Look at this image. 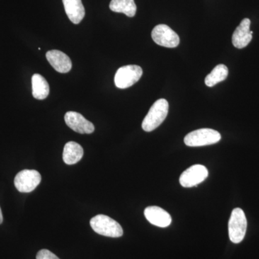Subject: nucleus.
Here are the masks:
<instances>
[{
	"label": "nucleus",
	"instance_id": "4468645a",
	"mask_svg": "<svg viewBox=\"0 0 259 259\" xmlns=\"http://www.w3.org/2000/svg\"><path fill=\"white\" fill-rule=\"evenodd\" d=\"M83 148L77 143L70 141L65 145L63 152V160L68 165H73L79 162L83 157Z\"/></svg>",
	"mask_w": 259,
	"mask_h": 259
},
{
	"label": "nucleus",
	"instance_id": "1a4fd4ad",
	"mask_svg": "<svg viewBox=\"0 0 259 259\" xmlns=\"http://www.w3.org/2000/svg\"><path fill=\"white\" fill-rule=\"evenodd\" d=\"M64 120L66 125L78 134H91L95 131V126L93 124L78 112H66L64 116Z\"/></svg>",
	"mask_w": 259,
	"mask_h": 259
},
{
	"label": "nucleus",
	"instance_id": "9b49d317",
	"mask_svg": "<svg viewBox=\"0 0 259 259\" xmlns=\"http://www.w3.org/2000/svg\"><path fill=\"white\" fill-rule=\"evenodd\" d=\"M47 59L53 68L61 74L69 72L72 67L71 59L62 51L58 50L48 51Z\"/></svg>",
	"mask_w": 259,
	"mask_h": 259
},
{
	"label": "nucleus",
	"instance_id": "ddd939ff",
	"mask_svg": "<svg viewBox=\"0 0 259 259\" xmlns=\"http://www.w3.org/2000/svg\"><path fill=\"white\" fill-rule=\"evenodd\" d=\"M65 12L74 24H79L84 18L85 9L81 0H63Z\"/></svg>",
	"mask_w": 259,
	"mask_h": 259
},
{
	"label": "nucleus",
	"instance_id": "39448f33",
	"mask_svg": "<svg viewBox=\"0 0 259 259\" xmlns=\"http://www.w3.org/2000/svg\"><path fill=\"white\" fill-rule=\"evenodd\" d=\"M143 75V69L137 65H127L117 70L115 83L117 88L126 89L137 83Z\"/></svg>",
	"mask_w": 259,
	"mask_h": 259
},
{
	"label": "nucleus",
	"instance_id": "2eb2a0df",
	"mask_svg": "<svg viewBox=\"0 0 259 259\" xmlns=\"http://www.w3.org/2000/svg\"><path fill=\"white\" fill-rule=\"evenodd\" d=\"M32 96L40 100L47 98L50 92L47 79L38 74H35L32 76Z\"/></svg>",
	"mask_w": 259,
	"mask_h": 259
},
{
	"label": "nucleus",
	"instance_id": "f03ea898",
	"mask_svg": "<svg viewBox=\"0 0 259 259\" xmlns=\"http://www.w3.org/2000/svg\"><path fill=\"white\" fill-rule=\"evenodd\" d=\"M90 226L95 233L101 236L120 238L123 235V230L120 225L105 214H97L92 218Z\"/></svg>",
	"mask_w": 259,
	"mask_h": 259
},
{
	"label": "nucleus",
	"instance_id": "0eeeda50",
	"mask_svg": "<svg viewBox=\"0 0 259 259\" xmlns=\"http://www.w3.org/2000/svg\"><path fill=\"white\" fill-rule=\"evenodd\" d=\"M41 182V175L36 170L25 169L15 177L14 183L17 190L23 193H28L35 190Z\"/></svg>",
	"mask_w": 259,
	"mask_h": 259
},
{
	"label": "nucleus",
	"instance_id": "423d86ee",
	"mask_svg": "<svg viewBox=\"0 0 259 259\" xmlns=\"http://www.w3.org/2000/svg\"><path fill=\"white\" fill-rule=\"evenodd\" d=\"M151 37L153 41L161 47L166 48H176L180 42V37L176 32L166 25H156L153 29Z\"/></svg>",
	"mask_w": 259,
	"mask_h": 259
},
{
	"label": "nucleus",
	"instance_id": "f8f14e48",
	"mask_svg": "<svg viewBox=\"0 0 259 259\" xmlns=\"http://www.w3.org/2000/svg\"><path fill=\"white\" fill-rule=\"evenodd\" d=\"M144 214L148 222L153 226L166 228L171 223V215L164 209L157 206L146 207L144 210Z\"/></svg>",
	"mask_w": 259,
	"mask_h": 259
},
{
	"label": "nucleus",
	"instance_id": "dca6fc26",
	"mask_svg": "<svg viewBox=\"0 0 259 259\" xmlns=\"http://www.w3.org/2000/svg\"><path fill=\"white\" fill-rule=\"evenodd\" d=\"M110 8L112 12L123 13L130 18L134 17L137 11L134 0H112Z\"/></svg>",
	"mask_w": 259,
	"mask_h": 259
},
{
	"label": "nucleus",
	"instance_id": "6e6552de",
	"mask_svg": "<svg viewBox=\"0 0 259 259\" xmlns=\"http://www.w3.org/2000/svg\"><path fill=\"white\" fill-rule=\"evenodd\" d=\"M208 177V170L202 165L190 166L181 175L180 185L185 188L194 187L202 183Z\"/></svg>",
	"mask_w": 259,
	"mask_h": 259
},
{
	"label": "nucleus",
	"instance_id": "9d476101",
	"mask_svg": "<svg viewBox=\"0 0 259 259\" xmlns=\"http://www.w3.org/2000/svg\"><path fill=\"white\" fill-rule=\"evenodd\" d=\"M250 20L249 19H243L233 32V36H232V42L237 49H243L251 41L252 37H253V31L250 30Z\"/></svg>",
	"mask_w": 259,
	"mask_h": 259
},
{
	"label": "nucleus",
	"instance_id": "f257e3e1",
	"mask_svg": "<svg viewBox=\"0 0 259 259\" xmlns=\"http://www.w3.org/2000/svg\"><path fill=\"white\" fill-rule=\"evenodd\" d=\"M168 112V102L166 100L160 99L155 102L143 121V130L151 132L157 128L166 119Z\"/></svg>",
	"mask_w": 259,
	"mask_h": 259
},
{
	"label": "nucleus",
	"instance_id": "6ab92c4d",
	"mask_svg": "<svg viewBox=\"0 0 259 259\" xmlns=\"http://www.w3.org/2000/svg\"><path fill=\"white\" fill-rule=\"evenodd\" d=\"M3 222V212H2L1 208H0V224Z\"/></svg>",
	"mask_w": 259,
	"mask_h": 259
},
{
	"label": "nucleus",
	"instance_id": "f3484780",
	"mask_svg": "<svg viewBox=\"0 0 259 259\" xmlns=\"http://www.w3.org/2000/svg\"><path fill=\"white\" fill-rule=\"evenodd\" d=\"M228 69L224 64H219L212 69L210 74L206 76L204 82L209 88H212L217 83L224 81L228 77Z\"/></svg>",
	"mask_w": 259,
	"mask_h": 259
},
{
	"label": "nucleus",
	"instance_id": "a211bd4d",
	"mask_svg": "<svg viewBox=\"0 0 259 259\" xmlns=\"http://www.w3.org/2000/svg\"><path fill=\"white\" fill-rule=\"evenodd\" d=\"M36 259H60L57 255L47 249L40 250L37 253Z\"/></svg>",
	"mask_w": 259,
	"mask_h": 259
},
{
	"label": "nucleus",
	"instance_id": "7ed1b4c3",
	"mask_svg": "<svg viewBox=\"0 0 259 259\" xmlns=\"http://www.w3.org/2000/svg\"><path fill=\"white\" fill-rule=\"evenodd\" d=\"M221 135L213 129L202 128L192 131L185 136L184 141L187 146L199 147L219 142Z\"/></svg>",
	"mask_w": 259,
	"mask_h": 259
},
{
	"label": "nucleus",
	"instance_id": "20e7f679",
	"mask_svg": "<svg viewBox=\"0 0 259 259\" xmlns=\"http://www.w3.org/2000/svg\"><path fill=\"white\" fill-rule=\"evenodd\" d=\"M247 220L244 212L241 208L233 209L228 223L230 240L233 243H241L245 236Z\"/></svg>",
	"mask_w": 259,
	"mask_h": 259
}]
</instances>
